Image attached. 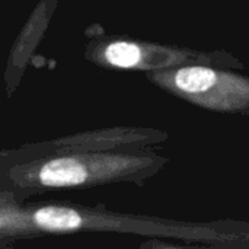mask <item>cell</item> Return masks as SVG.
Masks as SVG:
<instances>
[{
	"instance_id": "obj_1",
	"label": "cell",
	"mask_w": 249,
	"mask_h": 249,
	"mask_svg": "<svg viewBox=\"0 0 249 249\" xmlns=\"http://www.w3.org/2000/svg\"><path fill=\"white\" fill-rule=\"evenodd\" d=\"M168 163L169 158L144 147L73 150L34 158L0 153V190L23 201L50 190H86L118 182L143 187Z\"/></svg>"
},
{
	"instance_id": "obj_2",
	"label": "cell",
	"mask_w": 249,
	"mask_h": 249,
	"mask_svg": "<svg viewBox=\"0 0 249 249\" xmlns=\"http://www.w3.org/2000/svg\"><path fill=\"white\" fill-rule=\"evenodd\" d=\"M26 239L41 235L79 232L124 233L155 238H171L216 248H249V223L212 222L188 223L140 214H124L98 207L76 204L23 206Z\"/></svg>"
},
{
	"instance_id": "obj_3",
	"label": "cell",
	"mask_w": 249,
	"mask_h": 249,
	"mask_svg": "<svg viewBox=\"0 0 249 249\" xmlns=\"http://www.w3.org/2000/svg\"><path fill=\"white\" fill-rule=\"evenodd\" d=\"M212 64H182L144 73L149 82L194 107L249 117V74Z\"/></svg>"
},
{
	"instance_id": "obj_4",
	"label": "cell",
	"mask_w": 249,
	"mask_h": 249,
	"mask_svg": "<svg viewBox=\"0 0 249 249\" xmlns=\"http://www.w3.org/2000/svg\"><path fill=\"white\" fill-rule=\"evenodd\" d=\"M86 58L108 69L156 71L182 64H212L229 69H244V64L223 50L201 51L171 44L125 36L93 39L86 45Z\"/></svg>"
},
{
	"instance_id": "obj_5",
	"label": "cell",
	"mask_w": 249,
	"mask_h": 249,
	"mask_svg": "<svg viewBox=\"0 0 249 249\" xmlns=\"http://www.w3.org/2000/svg\"><path fill=\"white\" fill-rule=\"evenodd\" d=\"M168 133L149 127H112L64 137L55 143L25 146L18 150L3 152L7 158H34L48 153L73 150H111L125 147H144L168 140Z\"/></svg>"
},
{
	"instance_id": "obj_6",
	"label": "cell",
	"mask_w": 249,
	"mask_h": 249,
	"mask_svg": "<svg viewBox=\"0 0 249 249\" xmlns=\"http://www.w3.org/2000/svg\"><path fill=\"white\" fill-rule=\"evenodd\" d=\"M26 239L23 229V204L10 191L0 190V248Z\"/></svg>"
}]
</instances>
